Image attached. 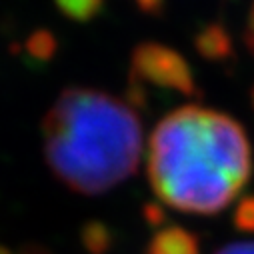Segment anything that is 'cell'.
I'll use <instances>...</instances> for the list:
<instances>
[{"label": "cell", "instance_id": "2", "mask_svg": "<svg viewBox=\"0 0 254 254\" xmlns=\"http://www.w3.org/2000/svg\"><path fill=\"white\" fill-rule=\"evenodd\" d=\"M140 154L136 112L110 94L70 88L44 118V156L54 174L80 194H102L126 180Z\"/></svg>", "mask_w": 254, "mask_h": 254}, {"label": "cell", "instance_id": "4", "mask_svg": "<svg viewBox=\"0 0 254 254\" xmlns=\"http://www.w3.org/2000/svg\"><path fill=\"white\" fill-rule=\"evenodd\" d=\"M148 254H198L194 236L182 228H166L158 232Z\"/></svg>", "mask_w": 254, "mask_h": 254}, {"label": "cell", "instance_id": "1", "mask_svg": "<svg viewBox=\"0 0 254 254\" xmlns=\"http://www.w3.org/2000/svg\"><path fill=\"white\" fill-rule=\"evenodd\" d=\"M252 172L250 142L230 116L182 106L162 118L148 144L154 194L188 214H216L246 186Z\"/></svg>", "mask_w": 254, "mask_h": 254}, {"label": "cell", "instance_id": "3", "mask_svg": "<svg viewBox=\"0 0 254 254\" xmlns=\"http://www.w3.org/2000/svg\"><path fill=\"white\" fill-rule=\"evenodd\" d=\"M134 76L138 82L190 92L192 78L186 68V62L172 50L160 46H142L134 56Z\"/></svg>", "mask_w": 254, "mask_h": 254}, {"label": "cell", "instance_id": "5", "mask_svg": "<svg viewBox=\"0 0 254 254\" xmlns=\"http://www.w3.org/2000/svg\"><path fill=\"white\" fill-rule=\"evenodd\" d=\"M102 0H58L62 12H66L72 18H90L100 8Z\"/></svg>", "mask_w": 254, "mask_h": 254}, {"label": "cell", "instance_id": "6", "mask_svg": "<svg viewBox=\"0 0 254 254\" xmlns=\"http://www.w3.org/2000/svg\"><path fill=\"white\" fill-rule=\"evenodd\" d=\"M216 254H254V240H246V242H232L222 246Z\"/></svg>", "mask_w": 254, "mask_h": 254}, {"label": "cell", "instance_id": "7", "mask_svg": "<svg viewBox=\"0 0 254 254\" xmlns=\"http://www.w3.org/2000/svg\"><path fill=\"white\" fill-rule=\"evenodd\" d=\"M248 42H250V48L254 50V8H252V14H250V28H248Z\"/></svg>", "mask_w": 254, "mask_h": 254}]
</instances>
